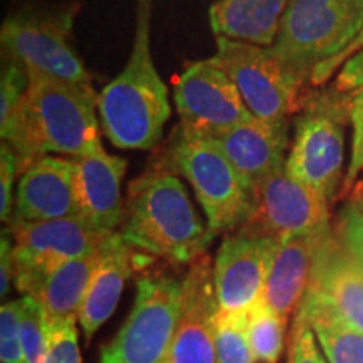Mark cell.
I'll return each instance as SVG.
<instances>
[{"label": "cell", "mask_w": 363, "mask_h": 363, "mask_svg": "<svg viewBox=\"0 0 363 363\" xmlns=\"http://www.w3.org/2000/svg\"><path fill=\"white\" fill-rule=\"evenodd\" d=\"M98 96L94 88L29 76L19 133L11 145L19 174L49 153L81 158L104 150Z\"/></svg>", "instance_id": "cell-1"}, {"label": "cell", "mask_w": 363, "mask_h": 363, "mask_svg": "<svg viewBox=\"0 0 363 363\" xmlns=\"http://www.w3.org/2000/svg\"><path fill=\"white\" fill-rule=\"evenodd\" d=\"M153 0H138L135 40L125 69L98 96L104 136L121 150H152L170 118L169 88L158 74L150 49Z\"/></svg>", "instance_id": "cell-2"}, {"label": "cell", "mask_w": 363, "mask_h": 363, "mask_svg": "<svg viewBox=\"0 0 363 363\" xmlns=\"http://www.w3.org/2000/svg\"><path fill=\"white\" fill-rule=\"evenodd\" d=\"M120 234L130 247L180 264H192L203 256L214 238L182 180L160 170L133 182Z\"/></svg>", "instance_id": "cell-3"}, {"label": "cell", "mask_w": 363, "mask_h": 363, "mask_svg": "<svg viewBox=\"0 0 363 363\" xmlns=\"http://www.w3.org/2000/svg\"><path fill=\"white\" fill-rule=\"evenodd\" d=\"M363 27V0H288L271 51L305 88L313 71L338 56Z\"/></svg>", "instance_id": "cell-4"}, {"label": "cell", "mask_w": 363, "mask_h": 363, "mask_svg": "<svg viewBox=\"0 0 363 363\" xmlns=\"http://www.w3.org/2000/svg\"><path fill=\"white\" fill-rule=\"evenodd\" d=\"M353 94L335 88L303 99L286 170L331 199L340 187L345 163V126L352 123Z\"/></svg>", "instance_id": "cell-5"}, {"label": "cell", "mask_w": 363, "mask_h": 363, "mask_svg": "<svg viewBox=\"0 0 363 363\" xmlns=\"http://www.w3.org/2000/svg\"><path fill=\"white\" fill-rule=\"evenodd\" d=\"M174 169L192 185L212 235L242 227L256 207V187L235 170L219 148L179 133L170 152Z\"/></svg>", "instance_id": "cell-6"}, {"label": "cell", "mask_w": 363, "mask_h": 363, "mask_svg": "<svg viewBox=\"0 0 363 363\" xmlns=\"http://www.w3.org/2000/svg\"><path fill=\"white\" fill-rule=\"evenodd\" d=\"M72 11H21L0 29L2 52L29 76H43L83 88L93 81L71 44Z\"/></svg>", "instance_id": "cell-7"}, {"label": "cell", "mask_w": 363, "mask_h": 363, "mask_svg": "<svg viewBox=\"0 0 363 363\" xmlns=\"http://www.w3.org/2000/svg\"><path fill=\"white\" fill-rule=\"evenodd\" d=\"M217 51L208 61L229 76L247 110L266 123H289L303 104V86L294 81L271 48L216 38Z\"/></svg>", "instance_id": "cell-8"}, {"label": "cell", "mask_w": 363, "mask_h": 363, "mask_svg": "<svg viewBox=\"0 0 363 363\" xmlns=\"http://www.w3.org/2000/svg\"><path fill=\"white\" fill-rule=\"evenodd\" d=\"M16 286L34 296L57 267L98 252L115 233L98 229L81 216L44 222H11Z\"/></svg>", "instance_id": "cell-9"}, {"label": "cell", "mask_w": 363, "mask_h": 363, "mask_svg": "<svg viewBox=\"0 0 363 363\" xmlns=\"http://www.w3.org/2000/svg\"><path fill=\"white\" fill-rule=\"evenodd\" d=\"M182 281L145 276L136 284L130 316L103 348L99 363H162L169 358L180 311Z\"/></svg>", "instance_id": "cell-10"}, {"label": "cell", "mask_w": 363, "mask_h": 363, "mask_svg": "<svg viewBox=\"0 0 363 363\" xmlns=\"http://www.w3.org/2000/svg\"><path fill=\"white\" fill-rule=\"evenodd\" d=\"M174 99L185 138H208L254 118L229 76L208 59L185 67L175 79Z\"/></svg>", "instance_id": "cell-11"}, {"label": "cell", "mask_w": 363, "mask_h": 363, "mask_svg": "<svg viewBox=\"0 0 363 363\" xmlns=\"http://www.w3.org/2000/svg\"><path fill=\"white\" fill-rule=\"evenodd\" d=\"M247 233L284 240L331 229L330 199L281 169L256 189V207L240 227Z\"/></svg>", "instance_id": "cell-12"}, {"label": "cell", "mask_w": 363, "mask_h": 363, "mask_svg": "<svg viewBox=\"0 0 363 363\" xmlns=\"http://www.w3.org/2000/svg\"><path fill=\"white\" fill-rule=\"evenodd\" d=\"M278 242L242 229L222 242L214 262V288L220 311L249 313L261 301Z\"/></svg>", "instance_id": "cell-13"}, {"label": "cell", "mask_w": 363, "mask_h": 363, "mask_svg": "<svg viewBox=\"0 0 363 363\" xmlns=\"http://www.w3.org/2000/svg\"><path fill=\"white\" fill-rule=\"evenodd\" d=\"M219 313L214 266L207 254L190 264L182 279L180 311L170 363H216V320Z\"/></svg>", "instance_id": "cell-14"}, {"label": "cell", "mask_w": 363, "mask_h": 363, "mask_svg": "<svg viewBox=\"0 0 363 363\" xmlns=\"http://www.w3.org/2000/svg\"><path fill=\"white\" fill-rule=\"evenodd\" d=\"M299 306L328 313L363 333V267L333 230L321 242Z\"/></svg>", "instance_id": "cell-15"}, {"label": "cell", "mask_w": 363, "mask_h": 363, "mask_svg": "<svg viewBox=\"0 0 363 363\" xmlns=\"http://www.w3.org/2000/svg\"><path fill=\"white\" fill-rule=\"evenodd\" d=\"M11 222H44L79 216L72 158L44 157L22 172Z\"/></svg>", "instance_id": "cell-16"}, {"label": "cell", "mask_w": 363, "mask_h": 363, "mask_svg": "<svg viewBox=\"0 0 363 363\" xmlns=\"http://www.w3.org/2000/svg\"><path fill=\"white\" fill-rule=\"evenodd\" d=\"M206 140L219 148L235 170L254 187L286 167L289 147V123H266L252 118L234 128L208 136Z\"/></svg>", "instance_id": "cell-17"}, {"label": "cell", "mask_w": 363, "mask_h": 363, "mask_svg": "<svg viewBox=\"0 0 363 363\" xmlns=\"http://www.w3.org/2000/svg\"><path fill=\"white\" fill-rule=\"evenodd\" d=\"M74 194L79 216L106 233H115L123 222L121 180L128 162L104 150L96 155L72 158Z\"/></svg>", "instance_id": "cell-18"}, {"label": "cell", "mask_w": 363, "mask_h": 363, "mask_svg": "<svg viewBox=\"0 0 363 363\" xmlns=\"http://www.w3.org/2000/svg\"><path fill=\"white\" fill-rule=\"evenodd\" d=\"M330 233L331 229L318 234L296 235L278 242L262 301L284 320L298 310L305 296L318 251Z\"/></svg>", "instance_id": "cell-19"}, {"label": "cell", "mask_w": 363, "mask_h": 363, "mask_svg": "<svg viewBox=\"0 0 363 363\" xmlns=\"http://www.w3.org/2000/svg\"><path fill=\"white\" fill-rule=\"evenodd\" d=\"M133 251L135 249L125 242L120 233H115L103 244L101 257L79 313V323L86 340L93 338L99 326L106 323L116 310L126 279L136 266Z\"/></svg>", "instance_id": "cell-20"}, {"label": "cell", "mask_w": 363, "mask_h": 363, "mask_svg": "<svg viewBox=\"0 0 363 363\" xmlns=\"http://www.w3.org/2000/svg\"><path fill=\"white\" fill-rule=\"evenodd\" d=\"M288 0H212L208 19L216 38L271 48Z\"/></svg>", "instance_id": "cell-21"}, {"label": "cell", "mask_w": 363, "mask_h": 363, "mask_svg": "<svg viewBox=\"0 0 363 363\" xmlns=\"http://www.w3.org/2000/svg\"><path fill=\"white\" fill-rule=\"evenodd\" d=\"M99 257L101 249L66 262L45 278L39 291L30 298L38 299L48 321H79L81 308Z\"/></svg>", "instance_id": "cell-22"}, {"label": "cell", "mask_w": 363, "mask_h": 363, "mask_svg": "<svg viewBox=\"0 0 363 363\" xmlns=\"http://www.w3.org/2000/svg\"><path fill=\"white\" fill-rule=\"evenodd\" d=\"M296 316L308 321L315 331L328 363H363L362 331L320 310L299 306Z\"/></svg>", "instance_id": "cell-23"}, {"label": "cell", "mask_w": 363, "mask_h": 363, "mask_svg": "<svg viewBox=\"0 0 363 363\" xmlns=\"http://www.w3.org/2000/svg\"><path fill=\"white\" fill-rule=\"evenodd\" d=\"M288 320L272 311L264 301H257L247 313V335L254 358L259 363H278L284 348Z\"/></svg>", "instance_id": "cell-24"}, {"label": "cell", "mask_w": 363, "mask_h": 363, "mask_svg": "<svg viewBox=\"0 0 363 363\" xmlns=\"http://www.w3.org/2000/svg\"><path fill=\"white\" fill-rule=\"evenodd\" d=\"M29 74L24 67L6 61L0 78V136L2 142L12 145L19 133Z\"/></svg>", "instance_id": "cell-25"}, {"label": "cell", "mask_w": 363, "mask_h": 363, "mask_svg": "<svg viewBox=\"0 0 363 363\" xmlns=\"http://www.w3.org/2000/svg\"><path fill=\"white\" fill-rule=\"evenodd\" d=\"M247 335V313H217L216 363H254Z\"/></svg>", "instance_id": "cell-26"}, {"label": "cell", "mask_w": 363, "mask_h": 363, "mask_svg": "<svg viewBox=\"0 0 363 363\" xmlns=\"http://www.w3.org/2000/svg\"><path fill=\"white\" fill-rule=\"evenodd\" d=\"M21 338L26 363H45L49 352L48 318L38 299L22 296Z\"/></svg>", "instance_id": "cell-27"}, {"label": "cell", "mask_w": 363, "mask_h": 363, "mask_svg": "<svg viewBox=\"0 0 363 363\" xmlns=\"http://www.w3.org/2000/svg\"><path fill=\"white\" fill-rule=\"evenodd\" d=\"M22 299L0 308V360L2 363H26L21 338Z\"/></svg>", "instance_id": "cell-28"}, {"label": "cell", "mask_w": 363, "mask_h": 363, "mask_svg": "<svg viewBox=\"0 0 363 363\" xmlns=\"http://www.w3.org/2000/svg\"><path fill=\"white\" fill-rule=\"evenodd\" d=\"M49 352L45 363H81L76 321H48Z\"/></svg>", "instance_id": "cell-29"}, {"label": "cell", "mask_w": 363, "mask_h": 363, "mask_svg": "<svg viewBox=\"0 0 363 363\" xmlns=\"http://www.w3.org/2000/svg\"><path fill=\"white\" fill-rule=\"evenodd\" d=\"M316 335L303 318L294 316L289 337L288 363H328L316 345Z\"/></svg>", "instance_id": "cell-30"}, {"label": "cell", "mask_w": 363, "mask_h": 363, "mask_svg": "<svg viewBox=\"0 0 363 363\" xmlns=\"http://www.w3.org/2000/svg\"><path fill=\"white\" fill-rule=\"evenodd\" d=\"M337 235L342 240L343 247L363 267V208L358 201L342 212Z\"/></svg>", "instance_id": "cell-31"}, {"label": "cell", "mask_w": 363, "mask_h": 363, "mask_svg": "<svg viewBox=\"0 0 363 363\" xmlns=\"http://www.w3.org/2000/svg\"><path fill=\"white\" fill-rule=\"evenodd\" d=\"M19 172V160L11 145L4 143L0 147V219L4 224H11L13 212V177Z\"/></svg>", "instance_id": "cell-32"}, {"label": "cell", "mask_w": 363, "mask_h": 363, "mask_svg": "<svg viewBox=\"0 0 363 363\" xmlns=\"http://www.w3.org/2000/svg\"><path fill=\"white\" fill-rule=\"evenodd\" d=\"M352 128H353V142H352V157L350 165H348L347 177H345V185L352 187L363 172V89L352 99L350 108Z\"/></svg>", "instance_id": "cell-33"}, {"label": "cell", "mask_w": 363, "mask_h": 363, "mask_svg": "<svg viewBox=\"0 0 363 363\" xmlns=\"http://www.w3.org/2000/svg\"><path fill=\"white\" fill-rule=\"evenodd\" d=\"M333 88L340 93L355 94L363 89V51L353 54L343 62Z\"/></svg>", "instance_id": "cell-34"}, {"label": "cell", "mask_w": 363, "mask_h": 363, "mask_svg": "<svg viewBox=\"0 0 363 363\" xmlns=\"http://www.w3.org/2000/svg\"><path fill=\"white\" fill-rule=\"evenodd\" d=\"M360 51H363V27H362L360 34H358L357 38L353 39V43L348 45L347 49H343V51L340 52L338 56L331 57L330 61L323 62V65H320L315 71H313V74L310 78V84L311 86H321L323 83H326V81L331 78V74H333V72L337 71L340 66H343V62L347 61L348 57H352L353 54H357Z\"/></svg>", "instance_id": "cell-35"}, {"label": "cell", "mask_w": 363, "mask_h": 363, "mask_svg": "<svg viewBox=\"0 0 363 363\" xmlns=\"http://www.w3.org/2000/svg\"><path fill=\"white\" fill-rule=\"evenodd\" d=\"M12 281H16V262H13V238L11 230H4L0 242V296L11 291Z\"/></svg>", "instance_id": "cell-36"}, {"label": "cell", "mask_w": 363, "mask_h": 363, "mask_svg": "<svg viewBox=\"0 0 363 363\" xmlns=\"http://www.w3.org/2000/svg\"><path fill=\"white\" fill-rule=\"evenodd\" d=\"M358 202H360V206H362V208H363V195H362V199H358Z\"/></svg>", "instance_id": "cell-37"}, {"label": "cell", "mask_w": 363, "mask_h": 363, "mask_svg": "<svg viewBox=\"0 0 363 363\" xmlns=\"http://www.w3.org/2000/svg\"><path fill=\"white\" fill-rule=\"evenodd\" d=\"M162 363H170V362H169V358H167V360H165V362H162Z\"/></svg>", "instance_id": "cell-38"}]
</instances>
